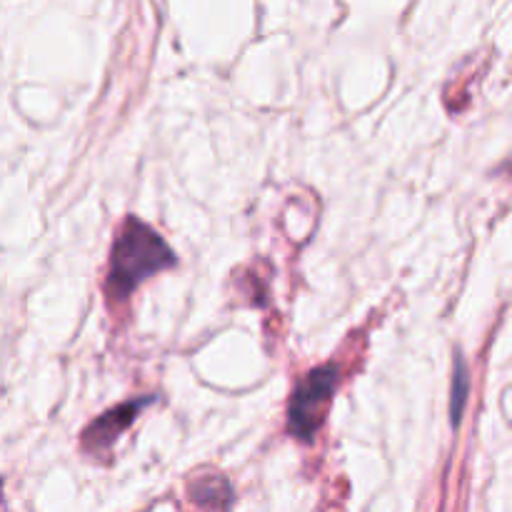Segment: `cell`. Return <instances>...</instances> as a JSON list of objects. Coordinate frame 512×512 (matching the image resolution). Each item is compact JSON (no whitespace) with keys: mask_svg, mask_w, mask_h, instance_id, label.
Wrapping results in <instances>:
<instances>
[{"mask_svg":"<svg viewBox=\"0 0 512 512\" xmlns=\"http://www.w3.org/2000/svg\"><path fill=\"white\" fill-rule=\"evenodd\" d=\"M465 393H468V378H465L463 363H458V370H455V388H453V405H450V413H453V423L458 425L460 413H463Z\"/></svg>","mask_w":512,"mask_h":512,"instance_id":"5b68a950","label":"cell"},{"mask_svg":"<svg viewBox=\"0 0 512 512\" xmlns=\"http://www.w3.org/2000/svg\"><path fill=\"white\" fill-rule=\"evenodd\" d=\"M175 263L173 250L140 220H128L113 248L108 275L110 298H128L145 278Z\"/></svg>","mask_w":512,"mask_h":512,"instance_id":"6da1fadb","label":"cell"},{"mask_svg":"<svg viewBox=\"0 0 512 512\" xmlns=\"http://www.w3.org/2000/svg\"><path fill=\"white\" fill-rule=\"evenodd\" d=\"M335 383H338L335 365H323L308 373V378L295 388L288 410V428L295 438L313 440L325 418V408L333 398Z\"/></svg>","mask_w":512,"mask_h":512,"instance_id":"7a4b0ae2","label":"cell"},{"mask_svg":"<svg viewBox=\"0 0 512 512\" xmlns=\"http://www.w3.org/2000/svg\"><path fill=\"white\" fill-rule=\"evenodd\" d=\"M148 403L150 398H143V400H133V403H123L115 410H108L103 418H98L88 430H85L83 435L85 450H88V453H103V450H108L110 445H113V440L118 438L130 423H133L135 415H138Z\"/></svg>","mask_w":512,"mask_h":512,"instance_id":"3957f363","label":"cell"},{"mask_svg":"<svg viewBox=\"0 0 512 512\" xmlns=\"http://www.w3.org/2000/svg\"><path fill=\"white\" fill-rule=\"evenodd\" d=\"M190 498H193L200 508L225 510L230 505V500H233V490H230V485L225 483L223 478L210 475V478L195 480V483L190 485Z\"/></svg>","mask_w":512,"mask_h":512,"instance_id":"277c9868","label":"cell"}]
</instances>
